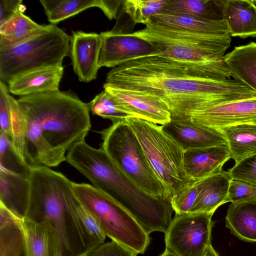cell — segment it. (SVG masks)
Segmentation results:
<instances>
[{
    "mask_svg": "<svg viewBox=\"0 0 256 256\" xmlns=\"http://www.w3.org/2000/svg\"><path fill=\"white\" fill-rule=\"evenodd\" d=\"M230 77L224 59L196 64L156 54L112 68L104 84L160 99L167 106L172 120L220 97H256V91Z\"/></svg>",
    "mask_w": 256,
    "mask_h": 256,
    "instance_id": "6da1fadb",
    "label": "cell"
},
{
    "mask_svg": "<svg viewBox=\"0 0 256 256\" xmlns=\"http://www.w3.org/2000/svg\"><path fill=\"white\" fill-rule=\"evenodd\" d=\"M16 100L22 116L24 158L30 167L58 166L90 130L88 104L72 92H39Z\"/></svg>",
    "mask_w": 256,
    "mask_h": 256,
    "instance_id": "7a4b0ae2",
    "label": "cell"
},
{
    "mask_svg": "<svg viewBox=\"0 0 256 256\" xmlns=\"http://www.w3.org/2000/svg\"><path fill=\"white\" fill-rule=\"evenodd\" d=\"M66 158L95 188L128 212L148 234L166 232L174 212L170 200L144 192L120 171L102 148H95L83 141L75 144Z\"/></svg>",
    "mask_w": 256,
    "mask_h": 256,
    "instance_id": "3957f363",
    "label": "cell"
},
{
    "mask_svg": "<svg viewBox=\"0 0 256 256\" xmlns=\"http://www.w3.org/2000/svg\"><path fill=\"white\" fill-rule=\"evenodd\" d=\"M30 196L25 219L49 222L58 234L64 256H80L95 248L82 222L81 206L73 182L48 166H31Z\"/></svg>",
    "mask_w": 256,
    "mask_h": 256,
    "instance_id": "277c9868",
    "label": "cell"
},
{
    "mask_svg": "<svg viewBox=\"0 0 256 256\" xmlns=\"http://www.w3.org/2000/svg\"><path fill=\"white\" fill-rule=\"evenodd\" d=\"M70 52V36L56 25H44L40 32L27 40L0 48V80L8 84L36 69L62 66Z\"/></svg>",
    "mask_w": 256,
    "mask_h": 256,
    "instance_id": "5b68a950",
    "label": "cell"
},
{
    "mask_svg": "<svg viewBox=\"0 0 256 256\" xmlns=\"http://www.w3.org/2000/svg\"><path fill=\"white\" fill-rule=\"evenodd\" d=\"M152 43L158 55L176 61L208 64L224 59L230 36L193 32L148 22L144 28L132 32Z\"/></svg>",
    "mask_w": 256,
    "mask_h": 256,
    "instance_id": "8992f818",
    "label": "cell"
},
{
    "mask_svg": "<svg viewBox=\"0 0 256 256\" xmlns=\"http://www.w3.org/2000/svg\"><path fill=\"white\" fill-rule=\"evenodd\" d=\"M82 208L97 222L106 236L138 254H144L150 234L132 216L110 196L86 184L72 183Z\"/></svg>",
    "mask_w": 256,
    "mask_h": 256,
    "instance_id": "52a82bcc",
    "label": "cell"
},
{
    "mask_svg": "<svg viewBox=\"0 0 256 256\" xmlns=\"http://www.w3.org/2000/svg\"><path fill=\"white\" fill-rule=\"evenodd\" d=\"M126 120L136 136L150 167L168 190L170 199L196 182L186 174L184 151L161 126L136 118Z\"/></svg>",
    "mask_w": 256,
    "mask_h": 256,
    "instance_id": "ba28073f",
    "label": "cell"
},
{
    "mask_svg": "<svg viewBox=\"0 0 256 256\" xmlns=\"http://www.w3.org/2000/svg\"><path fill=\"white\" fill-rule=\"evenodd\" d=\"M100 134L101 148L120 171L148 194L170 200L168 190L150 167L126 119L113 123Z\"/></svg>",
    "mask_w": 256,
    "mask_h": 256,
    "instance_id": "9c48e42d",
    "label": "cell"
},
{
    "mask_svg": "<svg viewBox=\"0 0 256 256\" xmlns=\"http://www.w3.org/2000/svg\"><path fill=\"white\" fill-rule=\"evenodd\" d=\"M213 214H176L164 233L166 248L177 256H204L212 244Z\"/></svg>",
    "mask_w": 256,
    "mask_h": 256,
    "instance_id": "30bf717a",
    "label": "cell"
},
{
    "mask_svg": "<svg viewBox=\"0 0 256 256\" xmlns=\"http://www.w3.org/2000/svg\"><path fill=\"white\" fill-rule=\"evenodd\" d=\"M98 66L114 68L132 60L158 54L159 50L151 42L132 33L112 30L101 32Z\"/></svg>",
    "mask_w": 256,
    "mask_h": 256,
    "instance_id": "8fae6325",
    "label": "cell"
},
{
    "mask_svg": "<svg viewBox=\"0 0 256 256\" xmlns=\"http://www.w3.org/2000/svg\"><path fill=\"white\" fill-rule=\"evenodd\" d=\"M178 120L216 130L237 124H256V98L204 108L187 114Z\"/></svg>",
    "mask_w": 256,
    "mask_h": 256,
    "instance_id": "7c38bea8",
    "label": "cell"
},
{
    "mask_svg": "<svg viewBox=\"0 0 256 256\" xmlns=\"http://www.w3.org/2000/svg\"><path fill=\"white\" fill-rule=\"evenodd\" d=\"M101 46L100 34L72 32L70 36V56L74 73L79 80L88 82L96 78Z\"/></svg>",
    "mask_w": 256,
    "mask_h": 256,
    "instance_id": "4fadbf2b",
    "label": "cell"
},
{
    "mask_svg": "<svg viewBox=\"0 0 256 256\" xmlns=\"http://www.w3.org/2000/svg\"><path fill=\"white\" fill-rule=\"evenodd\" d=\"M104 88L115 100L130 110L136 118L161 126L172 120L167 106L156 97L104 84Z\"/></svg>",
    "mask_w": 256,
    "mask_h": 256,
    "instance_id": "5bb4252c",
    "label": "cell"
},
{
    "mask_svg": "<svg viewBox=\"0 0 256 256\" xmlns=\"http://www.w3.org/2000/svg\"><path fill=\"white\" fill-rule=\"evenodd\" d=\"M161 126L162 130L174 140L184 151L228 146L224 136L216 129L173 120Z\"/></svg>",
    "mask_w": 256,
    "mask_h": 256,
    "instance_id": "9a60e30c",
    "label": "cell"
},
{
    "mask_svg": "<svg viewBox=\"0 0 256 256\" xmlns=\"http://www.w3.org/2000/svg\"><path fill=\"white\" fill-rule=\"evenodd\" d=\"M230 158L228 146H220L184 151V168L189 179L196 182L216 174Z\"/></svg>",
    "mask_w": 256,
    "mask_h": 256,
    "instance_id": "2e32d148",
    "label": "cell"
},
{
    "mask_svg": "<svg viewBox=\"0 0 256 256\" xmlns=\"http://www.w3.org/2000/svg\"><path fill=\"white\" fill-rule=\"evenodd\" d=\"M22 224L26 256H64L60 238L49 222H36L24 219Z\"/></svg>",
    "mask_w": 256,
    "mask_h": 256,
    "instance_id": "e0dca14e",
    "label": "cell"
},
{
    "mask_svg": "<svg viewBox=\"0 0 256 256\" xmlns=\"http://www.w3.org/2000/svg\"><path fill=\"white\" fill-rule=\"evenodd\" d=\"M228 172H219L195 182L196 200L189 213H212L228 201V190L231 180Z\"/></svg>",
    "mask_w": 256,
    "mask_h": 256,
    "instance_id": "ac0fdd59",
    "label": "cell"
},
{
    "mask_svg": "<svg viewBox=\"0 0 256 256\" xmlns=\"http://www.w3.org/2000/svg\"><path fill=\"white\" fill-rule=\"evenodd\" d=\"M63 73L62 66L44 67L27 72L8 83L9 92L20 97L58 90Z\"/></svg>",
    "mask_w": 256,
    "mask_h": 256,
    "instance_id": "d6986e66",
    "label": "cell"
},
{
    "mask_svg": "<svg viewBox=\"0 0 256 256\" xmlns=\"http://www.w3.org/2000/svg\"><path fill=\"white\" fill-rule=\"evenodd\" d=\"M28 176L0 168V204L19 218H26L29 204Z\"/></svg>",
    "mask_w": 256,
    "mask_h": 256,
    "instance_id": "ffe728a7",
    "label": "cell"
},
{
    "mask_svg": "<svg viewBox=\"0 0 256 256\" xmlns=\"http://www.w3.org/2000/svg\"><path fill=\"white\" fill-rule=\"evenodd\" d=\"M224 16L230 36L256 37V4L254 1L225 0Z\"/></svg>",
    "mask_w": 256,
    "mask_h": 256,
    "instance_id": "44dd1931",
    "label": "cell"
},
{
    "mask_svg": "<svg viewBox=\"0 0 256 256\" xmlns=\"http://www.w3.org/2000/svg\"><path fill=\"white\" fill-rule=\"evenodd\" d=\"M148 22L200 34L230 36L226 20L215 21L198 16L159 12L152 16Z\"/></svg>",
    "mask_w": 256,
    "mask_h": 256,
    "instance_id": "7402d4cb",
    "label": "cell"
},
{
    "mask_svg": "<svg viewBox=\"0 0 256 256\" xmlns=\"http://www.w3.org/2000/svg\"><path fill=\"white\" fill-rule=\"evenodd\" d=\"M234 80L256 92V42L236 46L224 56Z\"/></svg>",
    "mask_w": 256,
    "mask_h": 256,
    "instance_id": "603a6c76",
    "label": "cell"
},
{
    "mask_svg": "<svg viewBox=\"0 0 256 256\" xmlns=\"http://www.w3.org/2000/svg\"><path fill=\"white\" fill-rule=\"evenodd\" d=\"M226 225L232 234L247 242H256V200L229 206Z\"/></svg>",
    "mask_w": 256,
    "mask_h": 256,
    "instance_id": "cb8c5ba5",
    "label": "cell"
},
{
    "mask_svg": "<svg viewBox=\"0 0 256 256\" xmlns=\"http://www.w3.org/2000/svg\"><path fill=\"white\" fill-rule=\"evenodd\" d=\"M23 220L0 204V256H22L26 252Z\"/></svg>",
    "mask_w": 256,
    "mask_h": 256,
    "instance_id": "d4e9b609",
    "label": "cell"
},
{
    "mask_svg": "<svg viewBox=\"0 0 256 256\" xmlns=\"http://www.w3.org/2000/svg\"><path fill=\"white\" fill-rule=\"evenodd\" d=\"M218 130L226 139L230 158L236 164L256 154V124H237Z\"/></svg>",
    "mask_w": 256,
    "mask_h": 256,
    "instance_id": "484cf974",
    "label": "cell"
},
{
    "mask_svg": "<svg viewBox=\"0 0 256 256\" xmlns=\"http://www.w3.org/2000/svg\"><path fill=\"white\" fill-rule=\"evenodd\" d=\"M225 0H168L160 12L226 20Z\"/></svg>",
    "mask_w": 256,
    "mask_h": 256,
    "instance_id": "4316f807",
    "label": "cell"
},
{
    "mask_svg": "<svg viewBox=\"0 0 256 256\" xmlns=\"http://www.w3.org/2000/svg\"><path fill=\"white\" fill-rule=\"evenodd\" d=\"M16 12L11 18L0 25V48L20 43L40 32L44 26L37 24L24 13Z\"/></svg>",
    "mask_w": 256,
    "mask_h": 256,
    "instance_id": "83f0119b",
    "label": "cell"
},
{
    "mask_svg": "<svg viewBox=\"0 0 256 256\" xmlns=\"http://www.w3.org/2000/svg\"><path fill=\"white\" fill-rule=\"evenodd\" d=\"M48 22L52 24L65 20L92 7H98V0H40Z\"/></svg>",
    "mask_w": 256,
    "mask_h": 256,
    "instance_id": "f1b7e54d",
    "label": "cell"
},
{
    "mask_svg": "<svg viewBox=\"0 0 256 256\" xmlns=\"http://www.w3.org/2000/svg\"><path fill=\"white\" fill-rule=\"evenodd\" d=\"M88 104L90 111L93 114L109 119L112 124L128 118H135L130 110L104 90L96 96Z\"/></svg>",
    "mask_w": 256,
    "mask_h": 256,
    "instance_id": "f546056e",
    "label": "cell"
},
{
    "mask_svg": "<svg viewBox=\"0 0 256 256\" xmlns=\"http://www.w3.org/2000/svg\"><path fill=\"white\" fill-rule=\"evenodd\" d=\"M168 0H124L122 10L134 24H146L162 10Z\"/></svg>",
    "mask_w": 256,
    "mask_h": 256,
    "instance_id": "4dcf8cb0",
    "label": "cell"
},
{
    "mask_svg": "<svg viewBox=\"0 0 256 256\" xmlns=\"http://www.w3.org/2000/svg\"><path fill=\"white\" fill-rule=\"evenodd\" d=\"M0 168L10 172L28 176L30 167L24 164L16 154L12 141L5 133L0 132Z\"/></svg>",
    "mask_w": 256,
    "mask_h": 256,
    "instance_id": "1f68e13d",
    "label": "cell"
},
{
    "mask_svg": "<svg viewBox=\"0 0 256 256\" xmlns=\"http://www.w3.org/2000/svg\"><path fill=\"white\" fill-rule=\"evenodd\" d=\"M256 200V186L238 180L231 179L228 190V201L232 204Z\"/></svg>",
    "mask_w": 256,
    "mask_h": 256,
    "instance_id": "d6a6232c",
    "label": "cell"
},
{
    "mask_svg": "<svg viewBox=\"0 0 256 256\" xmlns=\"http://www.w3.org/2000/svg\"><path fill=\"white\" fill-rule=\"evenodd\" d=\"M196 196L197 188L194 182L172 196L170 201L176 214L189 213Z\"/></svg>",
    "mask_w": 256,
    "mask_h": 256,
    "instance_id": "836d02e7",
    "label": "cell"
},
{
    "mask_svg": "<svg viewBox=\"0 0 256 256\" xmlns=\"http://www.w3.org/2000/svg\"><path fill=\"white\" fill-rule=\"evenodd\" d=\"M228 172L231 178L242 180L256 186V154L235 164Z\"/></svg>",
    "mask_w": 256,
    "mask_h": 256,
    "instance_id": "e575fe53",
    "label": "cell"
},
{
    "mask_svg": "<svg viewBox=\"0 0 256 256\" xmlns=\"http://www.w3.org/2000/svg\"><path fill=\"white\" fill-rule=\"evenodd\" d=\"M79 213L82 222L95 248L104 244L106 236L95 219L82 206Z\"/></svg>",
    "mask_w": 256,
    "mask_h": 256,
    "instance_id": "d590c367",
    "label": "cell"
},
{
    "mask_svg": "<svg viewBox=\"0 0 256 256\" xmlns=\"http://www.w3.org/2000/svg\"><path fill=\"white\" fill-rule=\"evenodd\" d=\"M8 87L5 82L0 80V132L10 134L11 109L9 100Z\"/></svg>",
    "mask_w": 256,
    "mask_h": 256,
    "instance_id": "8d00e7d4",
    "label": "cell"
},
{
    "mask_svg": "<svg viewBox=\"0 0 256 256\" xmlns=\"http://www.w3.org/2000/svg\"><path fill=\"white\" fill-rule=\"evenodd\" d=\"M136 252L114 242L104 243L92 250L87 256H136Z\"/></svg>",
    "mask_w": 256,
    "mask_h": 256,
    "instance_id": "74e56055",
    "label": "cell"
},
{
    "mask_svg": "<svg viewBox=\"0 0 256 256\" xmlns=\"http://www.w3.org/2000/svg\"><path fill=\"white\" fill-rule=\"evenodd\" d=\"M21 0H0V25L11 18L20 10H25Z\"/></svg>",
    "mask_w": 256,
    "mask_h": 256,
    "instance_id": "f35d334b",
    "label": "cell"
},
{
    "mask_svg": "<svg viewBox=\"0 0 256 256\" xmlns=\"http://www.w3.org/2000/svg\"><path fill=\"white\" fill-rule=\"evenodd\" d=\"M124 0H98L99 8L110 20L116 19Z\"/></svg>",
    "mask_w": 256,
    "mask_h": 256,
    "instance_id": "ab89813d",
    "label": "cell"
},
{
    "mask_svg": "<svg viewBox=\"0 0 256 256\" xmlns=\"http://www.w3.org/2000/svg\"><path fill=\"white\" fill-rule=\"evenodd\" d=\"M204 256H220L212 244L210 245L205 252Z\"/></svg>",
    "mask_w": 256,
    "mask_h": 256,
    "instance_id": "60d3db41",
    "label": "cell"
},
{
    "mask_svg": "<svg viewBox=\"0 0 256 256\" xmlns=\"http://www.w3.org/2000/svg\"><path fill=\"white\" fill-rule=\"evenodd\" d=\"M160 256H177L174 253L172 252L167 248H166L162 254Z\"/></svg>",
    "mask_w": 256,
    "mask_h": 256,
    "instance_id": "b9f144b4",
    "label": "cell"
},
{
    "mask_svg": "<svg viewBox=\"0 0 256 256\" xmlns=\"http://www.w3.org/2000/svg\"><path fill=\"white\" fill-rule=\"evenodd\" d=\"M22 256H26V252Z\"/></svg>",
    "mask_w": 256,
    "mask_h": 256,
    "instance_id": "7bdbcfd3",
    "label": "cell"
},
{
    "mask_svg": "<svg viewBox=\"0 0 256 256\" xmlns=\"http://www.w3.org/2000/svg\"><path fill=\"white\" fill-rule=\"evenodd\" d=\"M87 256V254H84V255H82V256Z\"/></svg>",
    "mask_w": 256,
    "mask_h": 256,
    "instance_id": "ee69618b",
    "label": "cell"
}]
</instances>
